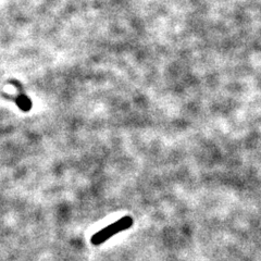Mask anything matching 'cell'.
<instances>
[{
    "instance_id": "obj_1",
    "label": "cell",
    "mask_w": 261,
    "mask_h": 261,
    "mask_svg": "<svg viewBox=\"0 0 261 261\" xmlns=\"http://www.w3.org/2000/svg\"><path fill=\"white\" fill-rule=\"evenodd\" d=\"M133 223H134V221H133L132 217L125 216L123 218H121L118 220V221L109 224L108 226L102 228V230L95 233L92 236L91 243L93 245H95V246H99V245H101L105 242H107L108 240L113 238V236L117 235L118 233L128 230V228L132 227Z\"/></svg>"
}]
</instances>
